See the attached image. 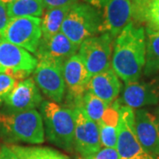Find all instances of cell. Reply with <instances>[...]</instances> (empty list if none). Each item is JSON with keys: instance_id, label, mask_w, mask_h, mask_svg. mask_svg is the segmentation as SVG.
Segmentation results:
<instances>
[{"instance_id": "6da1fadb", "label": "cell", "mask_w": 159, "mask_h": 159, "mask_svg": "<svg viewBox=\"0 0 159 159\" xmlns=\"http://www.w3.org/2000/svg\"><path fill=\"white\" fill-rule=\"evenodd\" d=\"M146 60L145 29L131 20L114 40L111 68L125 83L140 79Z\"/></svg>"}, {"instance_id": "7a4b0ae2", "label": "cell", "mask_w": 159, "mask_h": 159, "mask_svg": "<svg viewBox=\"0 0 159 159\" xmlns=\"http://www.w3.org/2000/svg\"><path fill=\"white\" fill-rule=\"evenodd\" d=\"M40 114L48 141L61 149L73 152L75 131L74 110L52 101H43L40 105Z\"/></svg>"}, {"instance_id": "3957f363", "label": "cell", "mask_w": 159, "mask_h": 159, "mask_svg": "<svg viewBox=\"0 0 159 159\" xmlns=\"http://www.w3.org/2000/svg\"><path fill=\"white\" fill-rule=\"evenodd\" d=\"M0 134L10 142L41 144L45 140L43 122L37 110L0 112Z\"/></svg>"}, {"instance_id": "277c9868", "label": "cell", "mask_w": 159, "mask_h": 159, "mask_svg": "<svg viewBox=\"0 0 159 159\" xmlns=\"http://www.w3.org/2000/svg\"><path fill=\"white\" fill-rule=\"evenodd\" d=\"M100 11L87 2H77L71 6L61 27V32L74 44L80 46L86 39L102 34Z\"/></svg>"}, {"instance_id": "5b68a950", "label": "cell", "mask_w": 159, "mask_h": 159, "mask_svg": "<svg viewBox=\"0 0 159 159\" xmlns=\"http://www.w3.org/2000/svg\"><path fill=\"white\" fill-rule=\"evenodd\" d=\"M118 137L116 149L119 159H157L148 155L138 140L135 132L134 109L121 105L119 111Z\"/></svg>"}, {"instance_id": "8992f818", "label": "cell", "mask_w": 159, "mask_h": 159, "mask_svg": "<svg viewBox=\"0 0 159 159\" xmlns=\"http://www.w3.org/2000/svg\"><path fill=\"white\" fill-rule=\"evenodd\" d=\"M114 40L109 33H102L86 39L80 44L77 53L91 76L111 67Z\"/></svg>"}, {"instance_id": "52a82bcc", "label": "cell", "mask_w": 159, "mask_h": 159, "mask_svg": "<svg viewBox=\"0 0 159 159\" xmlns=\"http://www.w3.org/2000/svg\"><path fill=\"white\" fill-rule=\"evenodd\" d=\"M38 60L21 47L0 40V74H10L14 79H27L34 72Z\"/></svg>"}, {"instance_id": "ba28073f", "label": "cell", "mask_w": 159, "mask_h": 159, "mask_svg": "<svg viewBox=\"0 0 159 159\" xmlns=\"http://www.w3.org/2000/svg\"><path fill=\"white\" fill-rule=\"evenodd\" d=\"M3 40L35 54L42 40L41 19L30 16L12 18L6 27Z\"/></svg>"}, {"instance_id": "9c48e42d", "label": "cell", "mask_w": 159, "mask_h": 159, "mask_svg": "<svg viewBox=\"0 0 159 159\" xmlns=\"http://www.w3.org/2000/svg\"><path fill=\"white\" fill-rule=\"evenodd\" d=\"M100 11L102 20V33L114 38L131 21L132 6L129 0H84Z\"/></svg>"}, {"instance_id": "30bf717a", "label": "cell", "mask_w": 159, "mask_h": 159, "mask_svg": "<svg viewBox=\"0 0 159 159\" xmlns=\"http://www.w3.org/2000/svg\"><path fill=\"white\" fill-rule=\"evenodd\" d=\"M63 64L51 60H38L33 80L36 86L52 102H61L66 93Z\"/></svg>"}, {"instance_id": "8fae6325", "label": "cell", "mask_w": 159, "mask_h": 159, "mask_svg": "<svg viewBox=\"0 0 159 159\" xmlns=\"http://www.w3.org/2000/svg\"><path fill=\"white\" fill-rule=\"evenodd\" d=\"M73 110L75 116L74 149L80 157H87L102 148L98 125L81 109L74 107Z\"/></svg>"}, {"instance_id": "7c38bea8", "label": "cell", "mask_w": 159, "mask_h": 159, "mask_svg": "<svg viewBox=\"0 0 159 159\" xmlns=\"http://www.w3.org/2000/svg\"><path fill=\"white\" fill-rule=\"evenodd\" d=\"M63 75L67 89V98L74 107L85 94L91 78L89 72L78 53L64 63Z\"/></svg>"}, {"instance_id": "4fadbf2b", "label": "cell", "mask_w": 159, "mask_h": 159, "mask_svg": "<svg viewBox=\"0 0 159 159\" xmlns=\"http://www.w3.org/2000/svg\"><path fill=\"white\" fill-rule=\"evenodd\" d=\"M43 102V97L34 80L27 78L19 80L5 100L11 112L36 110Z\"/></svg>"}, {"instance_id": "5bb4252c", "label": "cell", "mask_w": 159, "mask_h": 159, "mask_svg": "<svg viewBox=\"0 0 159 159\" xmlns=\"http://www.w3.org/2000/svg\"><path fill=\"white\" fill-rule=\"evenodd\" d=\"M135 132L142 148L159 159V121L145 109L135 112Z\"/></svg>"}, {"instance_id": "9a60e30c", "label": "cell", "mask_w": 159, "mask_h": 159, "mask_svg": "<svg viewBox=\"0 0 159 159\" xmlns=\"http://www.w3.org/2000/svg\"><path fill=\"white\" fill-rule=\"evenodd\" d=\"M79 46L74 44L60 31L49 39H42L34 56L37 60H51L64 65L76 54Z\"/></svg>"}, {"instance_id": "2e32d148", "label": "cell", "mask_w": 159, "mask_h": 159, "mask_svg": "<svg viewBox=\"0 0 159 159\" xmlns=\"http://www.w3.org/2000/svg\"><path fill=\"white\" fill-rule=\"evenodd\" d=\"M121 102L132 109L153 105L159 102V84L145 81H132L125 83Z\"/></svg>"}, {"instance_id": "e0dca14e", "label": "cell", "mask_w": 159, "mask_h": 159, "mask_svg": "<svg viewBox=\"0 0 159 159\" xmlns=\"http://www.w3.org/2000/svg\"><path fill=\"white\" fill-rule=\"evenodd\" d=\"M120 89L119 78L111 67L92 75L87 87V91L91 92L109 105L117 100Z\"/></svg>"}, {"instance_id": "ac0fdd59", "label": "cell", "mask_w": 159, "mask_h": 159, "mask_svg": "<svg viewBox=\"0 0 159 159\" xmlns=\"http://www.w3.org/2000/svg\"><path fill=\"white\" fill-rule=\"evenodd\" d=\"M121 101L117 99L106 109L102 119L97 124L99 129L100 142L103 148H116L118 137L119 111Z\"/></svg>"}, {"instance_id": "d6986e66", "label": "cell", "mask_w": 159, "mask_h": 159, "mask_svg": "<svg viewBox=\"0 0 159 159\" xmlns=\"http://www.w3.org/2000/svg\"><path fill=\"white\" fill-rule=\"evenodd\" d=\"M130 3L134 22L145 24L146 29L159 30V0H133Z\"/></svg>"}, {"instance_id": "ffe728a7", "label": "cell", "mask_w": 159, "mask_h": 159, "mask_svg": "<svg viewBox=\"0 0 159 159\" xmlns=\"http://www.w3.org/2000/svg\"><path fill=\"white\" fill-rule=\"evenodd\" d=\"M72 6L47 9L41 19L42 39H49L61 31L63 21Z\"/></svg>"}, {"instance_id": "44dd1931", "label": "cell", "mask_w": 159, "mask_h": 159, "mask_svg": "<svg viewBox=\"0 0 159 159\" xmlns=\"http://www.w3.org/2000/svg\"><path fill=\"white\" fill-rule=\"evenodd\" d=\"M146 33V60L145 75L159 74V30L145 29Z\"/></svg>"}, {"instance_id": "7402d4cb", "label": "cell", "mask_w": 159, "mask_h": 159, "mask_svg": "<svg viewBox=\"0 0 159 159\" xmlns=\"http://www.w3.org/2000/svg\"><path fill=\"white\" fill-rule=\"evenodd\" d=\"M44 6L42 0H16L7 5L10 19L18 17H37L43 16Z\"/></svg>"}, {"instance_id": "603a6c76", "label": "cell", "mask_w": 159, "mask_h": 159, "mask_svg": "<svg viewBox=\"0 0 159 159\" xmlns=\"http://www.w3.org/2000/svg\"><path fill=\"white\" fill-rule=\"evenodd\" d=\"M11 149L20 159H69L58 150L39 146L11 145Z\"/></svg>"}, {"instance_id": "cb8c5ba5", "label": "cell", "mask_w": 159, "mask_h": 159, "mask_svg": "<svg viewBox=\"0 0 159 159\" xmlns=\"http://www.w3.org/2000/svg\"><path fill=\"white\" fill-rule=\"evenodd\" d=\"M109 104L102 101V99L95 96L89 91H86L83 97H81V99L76 103L74 107L81 109L89 119L97 123L101 120L102 115L104 114Z\"/></svg>"}, {"instance_id": "d4e9b609", "label": "cell", "mask_w": 159, "mask_h": 159, "mask_svg": "<svg viewBox=\"0 0 159 159\" xmlns=\"http://www.w3.org/2000/svg\"><path fill=\"white\" fill-rule=\"evenodd\" d=\"M18 80L10 74L1 73L0 74V104L5 102L6 97L13 89Z\"/></svg>"}, {"instance_id": "484cf974", "label": "cell", "mask_w": 159, "mask_h": 159, "mask_svg": "<svg viewBox=\"0 0 159 159\" xmlns=\"http://www.w3.org/2000/svg\"><path fill=\"white\" fill-rule=\"evenodd\" d=\"M80 159H119L116 148H101L98 151L87 157H80Z\"/></svg>"}, {"instance_id": "4316f807", "label": "cell", "mask_w": 159, "mask_h": 159, "mask_svg": "<svg viewBox=\"0 0 159 159\" xmlns=\"http://www.w3.org/2000/svg\"><path fill=\"white\" fill-rule=\"evenodd\" d=\"M10 20L11 19L7 11V5L0 1V40L3 39V35Z\"/></svg>"}, {"instance_id": "83f0119b", "label": "cell", "mask_w": 159, "mask_h": 159, "mask_svg": "<svg viewBox=\"0 0 159 159\" xmlns=\"http://www.w3.org/2000/svg\"><path fill=\"white\" fill-rule=\"evenodd\" d=\"M43 3L44 8L47 9H52L57 7H62V6H73L75 3L79 2L80 0H42Z\"/></svg>"}, {"instance_id": "f1b7e54d", "label": "cell", "mask_w": 159, "mask_h": 159, "mask_svg": "<svg viewBox=\"0 0 159 159\" xmlns=\"http://www.w3.org/2000/svg\"><path fill=\"white\" fill-rule=\"evenodd\" d=\"M0 159H20L14 151L8 145H3L0 148Z\"/></svg>"}, {"instance_id": "f546056e", "label": "cell", "mask_w": 159, "mask_h": 159, "mask_svg": "<svg viewBox=\"0 0 159 159\" xmlns=\"http://www.w3.org/2000/svg\"><path fill=\"white\" fill-rule=\"evenodd\" d=\"M1 2H3V3H5L6 5H8V4H10V3H12V2H14V1H16V0H0Z\"/></svg>"}, {"instance_id": "4dcf8cb0", "label": "cell", "mask_w": 159, "mask_h": 159, "mask_svg": "<svg viewBox=\"0 0 159 159\" xmlns=\"http://www.w3.org/2000/svg\"><path fill=\"white\" fill-rule=\"evenodd\" d=\"M129 1H130V2H131V1H133V0H129Z\"/></svg>"}, {"instance_id": "1f68e13d", "label": "cell", "mask_w": 159, "mask_h": 159, "mask_svg": "<svg viewBox=\"0 0 159 159\" xmlns=\"http://www.w3.org/2000/svg\"><path fill=\"white\" fill-rule=\"evenodd\" d=\"M158 112H159V111H158Z\"/></svg>"}]
</instances>
